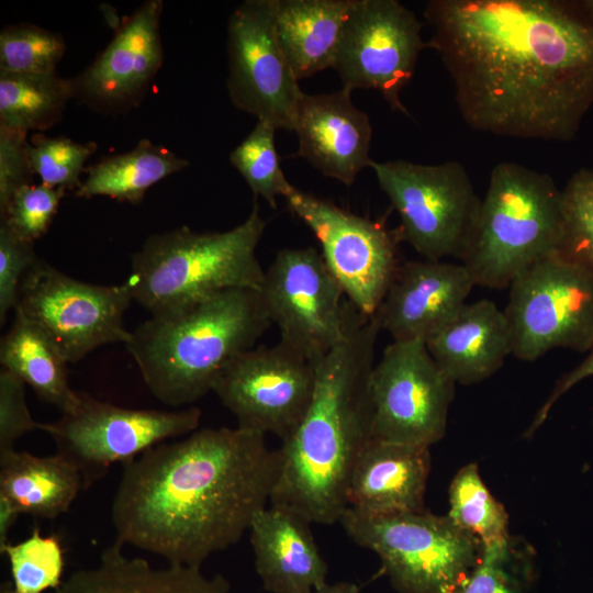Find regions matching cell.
<instances>
[{"mask_svg": "<svg viewBox=\"0 0 593 593\" xmlns=\"http://www.w3.org/2000/svg\"><path fill=\"white\" fill-rule=\"evenodd\" d=\"M427 42L472 130L569 142L593 105V15L569 0H430Z\"/></svg>", "mask_w": 593, "mask_h": 593, "instance_id": "1", "label": "cell"}, {"mask_svg": "<svg viewBox=\"0 0 593 593\" xmlns=\"http://www.w3.org/2000/svg\"><path fill=\"white\" fill-rule=\"evenodd\" d=\"M264 434L201 428L124 463L111 519L116 541L200 569L268 506L279 452Z\"/></svg>", "mask_w": 593, "mask_h": 593, "instance_id": "2", "label": "cell"}, {"mask_svg": "<svg viewBox=\"0 0 593 593\" xmlns=\"http://www.w3.org/2000/svg\"><path fill=\"white\" fill-rule=\"evenodd\" d=\"M380 327L351 303L343 339L315 366L307 411L281 443L270 503L312 524L339 522L349 477L372 439L371 376Z\"/></svg>", "mask_w": 593, "mask_h": 593, "instance_id": "3", "label": "cell"}, {"mask_svg": "<svg viewBox=\"0 0 593 593\" xmlns=\"http://www.w3.org/2000/svg\"><path fill=\"white\" fill-rule=\"evenodd\" d=\"M271 325L259 290L227 289L152 315L124 345L152 394L179 407L212 391L222 368Z\"/></svg>", "mask_w": 593, "mask_h": 593, "instance_id": "4", "label": "cell"}, {"mask_svg": "<svg viewBox=\"0 0 593 593\" xmlns=\"http://www.w3.org/2000/svg\"><path fill=\"white\" fill-rule=\"evenodd\" d=\"M267 221L256 199L247 219L225 232L187 226L150 235L132 256V298L152 315L177 310L220 291L260 290L265 269L256 249Z\"/></svg>", "mask_w": 593, "mask_h": 593, "instance_id": "5", "label": "cell"}, {"mask_svg": "<svg viewBox=\"0 0 593 593\" xmlns=\"http://www.w3.org/2000/svg\"><path fill=\"white\" fill-rule=\"evenodd\" d=\"M562 190L546 172L504 161L491 171L470 245L461 259L475 286L502 289L559 249Z\"/></svg>", "mask_w": 593, "mask_h": 593, "instance_id": "6", "label": "cell"}, {"mask_svg": "<svg viewBox=\"0 0 593 593\" xmlns=\"http://www.w3.org/2000/svg\"><path fill=\"white\" fill-rule=\"evenodd\" d=\"M339 523L379 557L400 593H461L482 556L480 541L425 510L372 515L347 507Z\"/></svg>", "mask_w": 593, "mask_h": 593, "instance_id": "7", "label": "cell"}, {"mask_svg": "<svg viewBox=\"0 0 593 593\" xmlns=\"http://www.w3.org/2000/svg\"><path fill=\"white\" fill-rule=\"evenodd\" d=\"M382 191L400 217L396 238L425 259H462L472 238L481 199L462 164L371 160Z\"/></svg>", "mask_w": 593, "mask_h": 593, "instance_id": "8", "label": "cell"}, {"mask_svg": "<svg viewBox=\"0 0 593 593\" xmlns=\"http://www.w3.org/2000/svg\"><path fill=\"white\" fill-rule=\"evenodd\" d=\"M504 310L512 355L534 361L555 348L593 347V271L559 250L510 283Z\"/></svg>", "mask_w": 593, "mask_h": 593, "instance_id": "9", "label": "cell"}, {"mask_svg": "<svg viewBox=\"0 0 593 593\" xmlns=\"http://www.w3.org/2000/svg\"><path fill=\"white\" fill-rule=\"evenodd\" d=\"M195 406L178 411L128 409L79 392L58 421L43 423L56 454L80 472L83 490L101 480L116 462L126 463L170 438L183 437L200 424Z\"/></svg>", "mask_w": 593, "mask_h": 593, "instance_id": "10", "label": "cell"}, {"mask_svg": "<svg viewBox=\"0 0 593 593\" xmlns=\"http://www.w3.org/2000/svg\"><path fill=\"white\" fill-rule=\"evenodd\" d=\"M132 301L126 280L87 283L37 258L22 280L15 310L38 324L74 363L100 346L128 340L123 317Z\"/></svg>", "mask_w": 593, "mask_h": 593, "instance_id": "11", "label": "cell"}, {"mask_svg": "<svg viewBox=\"0 0 593 593\" xmlns=\"http://www.w3.org/2000/svg\"><path fill=\"white\" fill-rule=\"evenodd\" d=\"M259 291L280 340L311 362L343 339L350 302L316 248L277 251Z\"/></svg>", "mask_w": 593, "mask_h": 593, "instance_id": "12", "label": "cell"}, {"mask_svg": "<svg viewBox=\"0 0 593 593\" xmlns=\"http://www.w3.org/2000/svg\"><path fill=\"white\" fill-rule=\"evenodd\" d=\"M315 366L283 342L247 349L216 376L212 391L237 427L287 439L311 403Z\"/></svg>", "mask_w": 593, "mask_h": 593, "instance_id": "13", "label": "cell"}, {"mask_svg": "<svg viewBox=\"0 0 593 593\" xmlns=\"http://www.w3.org/2000/svg\"><path fill=\"white\" fill-rule=\"evenodd\" d=\"M455 382L423 340H393L371 376L372 439L427 446L443 438Z\"/></svg>", "mask_w": 593, "mask_h": 593, "instance_id": "14", "label": "cell"}, {"mask_svg": "<svg viewBox=\"0 0 593 593\" xmlns=\"http://www.w3.org/2000/svg\"><path fill=\"white\" fill-rule=\"evenodd\" d=\"M422 27L396 0H354L333 65L343 88L377 90L393 111L409 116L400 94L428 47Z\"/></svg>", "mask_w": 593, "mask_h": 593, "instance_id": "15", "label": "cell"}, {"mask_svg": "<svg viewBox=\"0 0 593 593\" xmlns=\"http://www.w3.org/2000/svg\"><path fill=\"white\" fill-rule=\"evenodd\" d=\"M288 209L314 233L322 257L348 301L372 317L399 268L396 235L383 225L293 188Z\"/></svg>", "mask_w": 593, "mask_h": 593, "instance_id": "16", "label": "cell"}, {"mask_svg": "<svg viewBox=\"0 0 593 593\" xmlns=\"http://www.w3.org/2000/svg\"><path fill=\"white\" fill-rule=\"evenodd\" d=\"M276 0H246L227 23V90L235 108L293 131L302 94L275 27Z\"/></svg>", "mask_w": 593, "mask_h": 593, "instance_id": "17", "label": "cell"}, {"mask_svg": "<svg viewBox=\"0 0 593 593\" xmlns=\"http://www.w3.org/2000/svg\"><path fill=\"white\" fill-rule=\"evenodd\" d=\"M474 287L462 262L406 261L372 317L395 342H426L466 304Z\"/></svg>", "mask_w": 593, "mask_h": 593, "instance_id": "18", "label": "cell"}, {"mask_svg": "<svg viewBox=\"0 0 593 593\" xmlns=\"http://www.w3.org/2000/svg\"><path fill=\"white\" fill-rule=\"evenodd\" d=\"M350 94L344 88L331 93H303L293 124L299 139L295 156L346 186H351L371 161L370 120L354 105Z\"/></svg>", "mask_w": 593, "mask_h": 593, "instance_id": "19", "label": "cell"}, {"mask_svg": "<svg viewBox=\"0 0 593 593\" xmlns=\"http://www.w3.org/2000/svg\"><path fill=\"white\" fill-rule=\"evenodd\" d=\"M161 0H148L122 24L112 42L74 82L75 92L108 108L133 103L164 59L159 33Z\"/></svg>", "mask_w": 593, "mask_h": 593, "instance_id": "20", "label": "cell"}, {"mask_svg": "<svg viewBox=\"0 0 593 593\" xmlns=\"http://www.w3.org/2000/svg\"><path fill=\"white\" fill-rule=\"evenodd\" d=\"M300 513L269 504L249 527L255 567L269 593H313L327 583V564Z\"/></svg>", "mask_w": 593, "mask_h": 593, "instance_id": "21", "label": "cell"}, {"mask_svg": "<svg viewBox=\"0 0 593 593\" xmlns=\"http://www.w3.org/2000/svg\"><path fill=\"white\" fill-rule=\"evenodd\" d=\"M429 471V447L371 439L353 467L347 507L372 515L424 511Z\"/></svg>", "mask_w": 593, "mask_h": 593, "instance_id": "22", "label": "cell"}, {"mask_svg": "<svg viewBox=\"0 0 593 593\" xmlns=\"http://www.w3.org/2000/svg\"><path fill=\"white\" fill-rule=\"evenodd\" d=\"M425 344L445 374L461 384L488 379L512 354L504 310L486 299L463 304Z\"/></svg>", "mask_w": 593, "mask_h": 593, "instance_id": "23", "label": "cell"}, {"mask_svg": "<svg viewBox=\"0 0 593 593\" xmlns=\"http://www.w3.org/2000/svg\"><path fill=\"white\" fill-rule=\"evenodd\" d=\"M122 549L115 540L97 566L76 571L52 593H230L220 575L210 578L180 566L155 568L145 559L126 557Z\"/></svg>", "mask_w": 593, "mask_h": 593, "instance_id": "24", "label": "cell"}, {"mask_svg": "<svg viewBox=\"0 0 593 593\" xmlns=\"http://www.w3.org/2000/svg\"><path fill=\"white\" fill-rule=\"evenodd\" d=\"M354 0H276L275 27L298 80L333 67Z\"/></svg>", "mask_w": 593, "mask_h": 593, "instance_id": "25", "label": "cell"}, {"mask_svg": "<svg viewBox=\"0 0 593 593\" xmlns=\"http://www.w3.org/2000/svg\"><path fill=\"white\" fill-rule=\"evenodd\" d=\"M83 490L78 469L58 454L35 456L15 449L0 454V494L33 517L54 519Z\"/></svg>", "mask_w": 593, "mask_h": 593, "instance_id": "26", "label": "cell"}, {"mask_svg": "<svg viewBox=\"0 0 593 593\" xmlns=\"http://www.w3.org/2000/svg\"><path fill=\"white\" fill-rule=\"evenodd\" d=\"M0 363L61 413L78 400L79 392L69 385V362L60 348L38 324L18 310L1 338Z\"/></svg>", "mask_w": 593, "mask_h": 593, "instance_id": "27", "label": "cell"}, {"mask_svg": "<svg viewBox=\"0 0 593 593\" xmlns=\"http://www.w3.org/2000/svg\"><path fill=\"white\" fill-rule=\"evenodd\" d=\"M189 164L169 149L142 139L132 150L90 166L86 180L75 194L85 199L104 195L137 204L152 186Z\"/></svg>", "mask_w": 593, "mask_h": 593, "instance_id": "28", "label": "cell"}, {"mask_svg": "<svg viewBox=\"0 0 593 593\" xmlns=\"http://www.w3.org/2000/svg\"><path fill=\"white\" fill-rule=\"evenodd\" d=\"M74 82L56 74L0 71V124L24 132L46 130L57 123L70 98Z\"/></svg>", "mask_w": 593, "mask_h": 593, "instance_id": "29", "label": "cell"}, {"mask_svg": "<svg viewBox=\"0 0 593 593\" xmlns=\"http://www.w3.org/2000/svg\"><path fill=\"white\" fill-rule=\"evenodd\" d=\"M448 517L482 547L508 539V515L482 481L478 466L469 463L449 486Z\"/></svg>", "mask_w": 593, "mask_h": 593, "instance_id": "30", "label": "cell"}, {"mask_svg": "<svg viewBox=\"0 0 593 593\" xmlns=\"http://www.w3.org/2000/svg\"><path fill=\"white\" fill-rule=\"evenodd\" d=\"M0 552L9 561L11 593H45L61 585L65 559L56 536H43L36 527L22 541L0 547Z\"/></svg>", "mask_w": 593, "mask_h": 593, "instance_id": "31", "label": "cell"}, {"mask_svg": "<svg viewBox=\"0 0 593 593\" xmlns=\"http://www.w3.org/2000/svg\"><path fill=\"white\" fill-rule=\"evenodd\" d=\"M276 127L257 121L253 131L230 154L231 164L245 179L255 199L262 198L272 209L277 198L294 188L286 178L275 145Z\"/></svg>", "mask_w": 593, "mask_h": 593, "instance_id": "32", "label": "cell"}, {"mask_svg": "<svg viewBox=\"0 0 593 593\" xmlns=\"http://www.w3.org/2000/svg\"><path fill=\"white\" fill-rule=\"evenodd\" d=\"M63 37L32 24L4 27L0 33V71L56 74L65 52Z\"/></svg>", "mask_w": 593, "mask_h": 593, "instance_id": "33", "label": "cell"}, {"mask_svg": "<svg viewBox=\"0 0 593 593\" xmlns=\"http://www.w3.org/2000/svg\"><path fill=\"white\" fill-rule=\"evenodd\" d=\"M561 190L563 233L558 250L593 271V170H578Z\"/></svg>", "mask_w": 593, "mask_h": 593, "instance_id": "34", "label": "cell"}, {"mask_svg": "<svg viewBox=\"0 0 593 593\" xmlns=\"http://www.w3.org/2000/svg\"><path fill=\"white\" fill-rule=\"evenodd\" d=\"M97 150L93 142L78 143L67 137L35 134L30 142V160L41 183L56 189L72 190L81 186L85 163Z\"/></svg>", "mask_w": 593, "mask_h": 593, "instance_id": "35", "label": "cell"}, {"mask_svg": "<svg viewBox=\"0 0 593 593\" xmlns=\"http://www.w3.org/2000/svg\"><path fill=\"white\" fill-rule=\"evenodd\" d=\"M65 191L43 183L25 184L0 213L1 223L19 238L34 244L48 231Z\"/></svg>", "mask_w": 593, "mask_h": 593, "instance_id": "36", "label": "cell"}, {"mask_svg": "<svg viewBox=\"0 0 593 593\" xmlns=\"http://www.w3.org/2000/svg\"><path fill=\"white\" fill-rule=\"evenodd\" d=\"M37 259L33 243L15 236L0 224V323H5L10 311L15 310L22 280Z\"/></svg>", "mask_w": 593, "mask_h": 593, "instance_id": "37", "label": "cell"}, {"mask_svg": "<svg viewBox=\"0 0 593 593\" xmlns=\"http://www.w3.org/2000/svg\"><path fill=\"white\" fill-rule=\"evenodd\" d=\"M42 424L33 419L25 398V383L2 369L0 371V454L14 449L19 438L40 429Z\"/></svg>", "mask_w": 593, "mask_h": 593, "instance_id": "38", "label": "cell"}, {"mask_svg": "<svg viewBox=\"0 0 593 593\" xmlns=\"http://www.w3.org/2000/svg\"><path fill=\"white\" fill-rule=\"evenodd\" d=\"M29 149L27 132L0 124V213L20 188L31 183Z\"/></svg>", "mask_w": 593, "mask_h": 593, "instance_id": "39", "label": "cell"}, {"mask_svg": "<svg viewBox=\"0 0 593 593\" xmlns=\"http://www.w3.org/2000/svg\"><path fill=\"white\" fill-rule=\"evenodd\" d=\"M508 539L483 547L481 559L461 593H517L506 572Z\"/></svg>", "mask_w": 593, "mask_h": 593, "instance_id": "40", "label": "cell"}, {"mask_svg": "<svg viewBox=\"0 0 593 593\" xmlns=\"http://www.w3.org/2000/svg\"><path fill=\"white\" fill-rule=\"evenodd\" d=\"M593 376V347L589 353V356L573 370L561 377L555 389L552 390L548 400L541 405L537 414L535 415L530 426L528 427L526 435L532 436L537 428L546 421L551 407L556 401L563 395L574 384L583 380L584 378Z\"/></svg>", "mask_w": 593, "mask_h": 593, "instance_id": "41", "label": "cell"}, {"mask_svg": "<svg viewBox=\"0 0 593 593\" xmlns=\"http://www.w3.org/2000/svg\"><path fill=\"white\" fill-rule=\"evenodd\" d=\"M20 514L16 506L7 496L0 494V547L9 542V532Z\"/></svg>", "mask_w": 593, "mask_h": 593, "instance_id": "42", "label": "cell"}, {"mask_svg": "<svg viewBox=\"0 0 593 593\" xmlns=\"http://www.w3.org/2000/svg\"><path fill=\"white\" fill-rule=\"evenodd\" d=\"M358 584L348 581H340L336 583H326L321 589L313 593H359Z\"/></svg>", "mask_w": 593, "mask_h": 593, "instance_id": "43", "label": "cell"}, {"mask_svg": "<svg viewBox=\"0 0 593 593\" xmlns=\"http://www.w3.org/2000/svg\"><path fill=\"white\" fill-rule=\"evenodd\" d=\"M580 3L590 14L593 15V0H581Z\"/></svg>", "mask_w": 593, "mask_h": 593, "instance_id": "44", "label": "cell"}, {"mask_svg": "<svg viewBox=\"0 0 593 593\" xmlns=\"http://www.w3.org/2000/svg\"><path fill=\"white\" fill-rule=\"evenodd\" d=\"M0 593H11V581H5L1 584Z\"/></svg>", "mask_w": 593, "mask_h": 593, "instance_id": "45", "label": "cell"}]
</instances>
